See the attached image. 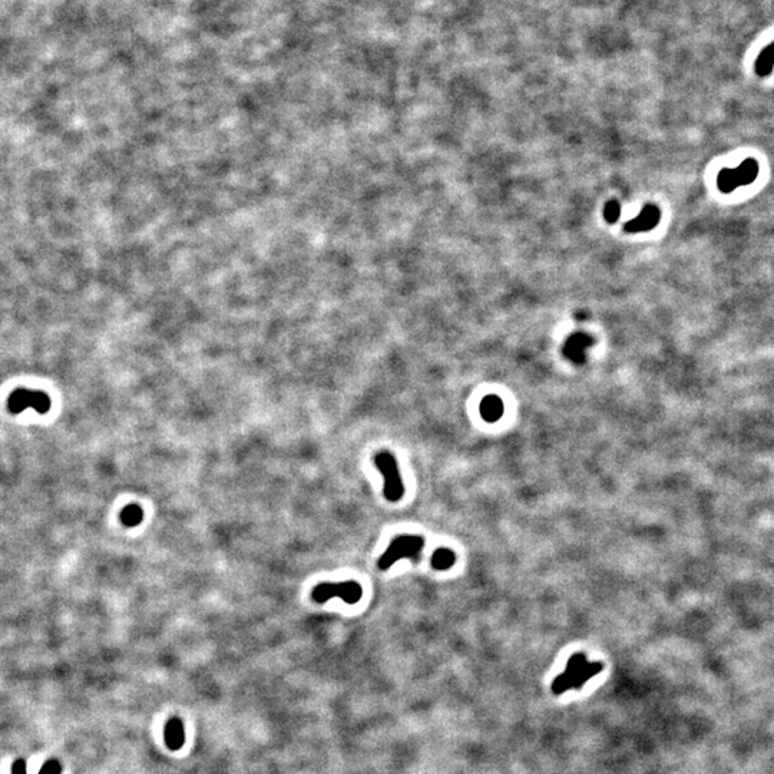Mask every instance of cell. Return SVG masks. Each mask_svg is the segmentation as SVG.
I'll return each instance as SVG.
<instances>
[{
	"mask_svg": "<svg viewBox=\"0 0 774 774\" xmlns=\"http://www.w3.org/2000/svg\"><path fill=\"white\" fill-rule=\"evenodd\" d=\"M26 409H34L38 413H48L50 409V399L43 392H33L19 389L9 397V410L12 413H21Z\"/></svg>",
	"mask_w": 774,
	"mask_h": 774,
	"instance_id": "6",
	"label": "cell"
},
{
	"mask_svg": "<svg viewBox=\"0 0 774 774\" xmlns=\"http://www.w3.org/2000/svg\"><path fill=\"white\" fill-rule=\"evenodd\" d=\"M595 344V339L584 333H575L570 336L564 347L562 355L577 366H581L586 361V350Z\"/></svg>",
	"mask_w": 774,
	"mask_h": 774,
	"instance_id": "7",
	"label": "cell"
},
{
	"mask_svg": "<svg viewBox=\"0 0 774 774\" xmlns=\"http://www.w3.org/2000/svg\"><path fill=\"white\" fill-rule=\"evenodd\" d=\"M659 218H661L659 208L657 206L648 204L641 210L638 217L628 221V223L624 226V231L630 232V234L650 231V230H653L658 226Z\"/></svg>",
	"mask_w": 774,
	"mask_h": 774,
	"instance_id": "8",
	"label": "cell"
},
{
	"mask_svg": "<svg viewBox=\"0 0 774 774\" xmlns=\"http://www.w3.org/2000/svg\"><path fill=\"white\" fill-rule=\"evenodd\" d=\"M165 743H167L168 748L171 750H179L183 743H186V728H183V723L179 720L177 717H172L171 720L165 726Z\"/></svg>",
	"mask_w": 774,
	"mask_h": 774,
	"instance_id": "9",
	"label": "cell"
},
{
	"mask_svg": "<svg viewBox=\"0 0 774 774\" xmlns=\"http://www.w3.org/2000/svg\"><path fill=\"white\" fill-rule=\"evenodd\" d=\"M456 562V554L452 549L439 548L432 555V566L437 570H448Z\"/></svg>",
	"mask_w": 774,
	"mask_h": 774,
	"instance_id": "12",
	"label": "cell"
},
{
	"mask_svg": "<svg viewBox=\"0 0 774 774\" xmlns=\"http://www.w3.org/2000/svg\"><path fill=\"white\" fill-rule=\"evenodd\" d=\"M425 546V539L419 535H400L387 546L384 554L379 558V568L386 570L400 559H417Z\"/></svg>",
	"mask_w": 774,
	"mask_h": 774,
	"instance_id": "2",
	"label": "cell"
},
{
	"mask_svg": "<svg viewBox=\"0 0 774 774\" xmlns=\"http://www.w3.org/2000/svg\"><path fill=\"white\" fill-rule=\"evenodd\" d=\"M504 412H505V406H504V401L499 396L488 395L481 401V415L485 419V421H488V423H493V421L499 420L502 417Z\"/></svg>",
	"mask_w": 774,
	"mask_h": 774,
	"instance_id": "10",
	"label": "cell"
},
{
	"mask_svg": "<svg viewBox=\"0 0 774 774\" xmlns=\"http://www.w3.org/2000/svg\"><path fill=\"white\" fill-rule=\"evenodd\" d=\"M602 668L601 662H589L582 653L574 654L568 659L565 671L554 679L550 690L555 695H561L568 690H579L593 677L598 675Z\"/></svg>",
	"mask_w": 774,
	"mask_h": 774,
	"instance_id": "1",
	"label": "cell"
},
{
	"mask_svg": "<svg viewBox=\"0 0 774 774\" xmlns=\"http://www.w3.org/2000/svg\"><path fill=\"white\" fill-rule=\"evenodd\" d=\"M760 172L759 162L747 158L744 159L739 167L735 168H724L717 175V187L723 194H730L735 191L739 187L750 186L755 181Z\"/></svg>",
	"mask_w": 774,
	"mask_h": 774,
	"instance_id": "3",
	"label": "cell"
},
{
	"mask_svg": "<svg viewBox=\"0 0 774 774\" xmlns=\"http://www.w3.org/2000/svg\"><path fill=\"white\" fill-rule=\"evenodd\" d=\"M363 597V588L356 581H346L339 584L324 582L317 585L311 593V598L319 604H324L331 598H340L348 605L357 604Z\"/></svg>",
	"mask_w": 774,
	"mask_h": 774,
	"instance_id": "5",
	"label": "cell"
},
{
	"mask_svg": "<svg viewBox=\"0 0 774 774\" xmlns=\"http://www.w3.org/2000/svg\"><path fill=\"white\" fill-rule=\"evenodd\" d=\"M754 69L755 73L762 78L771 75V72L774 69V41L762 50L759 58L755 59Z\"/></svg>",
	"mask_w": 774,
	"mask_h": 774,
	"instance_id": "11",
	"label": "cell"
},
{
	"mask_svg": "<svg viewBox=\"0 0 774 774\" xmlns=\"http://www.w3.org/2000/svg\"><path fill=\"white\" fill-rule=\"evenodd\" d=\"M376 468L384 477V496L387 501L397 502L404 495V484L399 473L397 462L390 452H380L375 457Z\"/></svg>",
	"mask_w": 774,
	"mask_h": 774,
	"instance_id": "4",
	"label": "cell"
},
{
	"mask_svg": "<svg viewBox=\"0 0 774 774\" xmlns=\"http://www.w3.org/2000/svg\"><path fill=\"white\" fill-rule=\"evenodd\" d=\"M143 519V510L141 506L138 505H128L126 508H123V510L121 512V521L123 525L132 528L137 526L142 522Z\"/></svg>",
	"mask_w": 774,
	"mask_h": 774,
	"instance_id": "13",
	"label": "cell"
},
{
	"mask_svg": "<svg viewBox=\"0 0 774 774\" xmlns=\"http://www.w3.org/2000/svg\"><path fill=\"white\" fill-rule=\"evenodd\" d=\"M61 771H62L61 764H59L58 762L50 760V762H48V763L43 764V767L41 768L39 774H61Z\"/></svg>",
	"mask_w": 774,
	"mask_h": 774,
	"instance_id": "15",
	"label": "cell"
},
{
	"mask_svg": "<svg viewBox=\"0 0 774 774\" xmlns=\"http://www.w3.org/2000/svg\"><path fill=\"white\" fill-rule=\"evenodd\" d=\"M619 215H621V206L618 204V202L617 201L606 202L605 208H604V217H605L608 223H610V224L617 223Z\"/></svg>",
	"mask_w": 774,
	"mask_h": 774,
	"instance_id": "14",
	"label": "cell"
}]
</instances>
